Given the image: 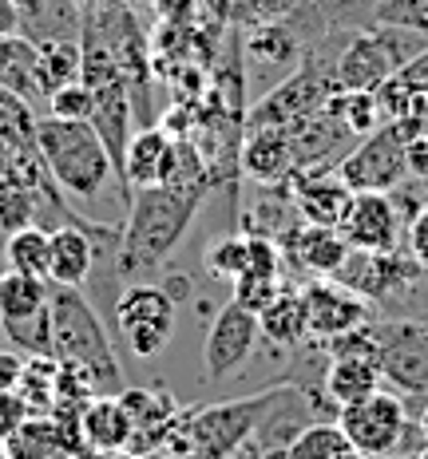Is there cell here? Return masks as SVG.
<instances>
[{"instance_id":"277c9868","label":"cell","mask_w":428,"mask_h":459,"mask_svg":"<svg viewBox=\"0 0 428 459\" xmlns=\"http://www.w3.org/2000/svg\"><path fill=\"white\" fill-rule=\"evenodd\" d=\"M428 111V95L413 103V111L401 115V119H389L373 127L369 135H361V143L354 151H345L337 162V178L345 183L354 195L361 190H397L405 183L408 167V147L413 139H424V119Z\"/></svg>"},{"instance_id":"c3c4849f","label":"cell","mask_w":428,"mask_h":459,"mask_svg":"<svg viewBox=\"0 0 428 459\" xmlns=\"http://www.w3.org/2000/svg\"><path fill=\"white\" fill-rule=\"evenodd\" d=\"M4 40H8V36H0V64H4Z\"/></svg>"},{"instance_id":"f6af8a7d","label":"cell","mask_w":428,"mask_h":459,"mask_svg":"<svg viewBox=\"0 0 428 459\" xmlns=\"http://www.w3.org/2000/svg\"><path fill=\"white\" fill-rule=\"evenodd\" d=\"M119 4H127V8H139V4H155V0H119Z\"/></svg>"},{"instance_id":"83f0119b","label":"cell","mask_w":428,"mask_h":459,"mask_svg":"<svg viewBox=\"0 0 428 459\" xmlns=\"http://www.w3.org/2000/svg\"><path fill=\"white\" fill-rule=\"evenodd\" d=\"M198 4L223 28H258L266 21H278L274 0H198Z\"/></svg>"},{"instance_id":"f35d334b","label":"cell","mask_w":428,"mask_h":459,"mask_svg":"<svg viewBox=\"0 0 428 459\" xmlns=\"http://www.w3.org/2000/svg\"><path fill=\"white\" fill-rule=\"evenodd\" d=\"M13 4L21 8V28H24V24L32 21V16H36V13H40V8H44V0H13Z\"/></svg>"},{"instance_id":"3957f363","label":"cell","mask_w":428,"mask_h":459,"mask_svg":"<svg viewBox=\"0 0 428 459\" xmlns=\"http://www.w3.org/2000/svg\"><path fill=\"white\" fill-rule=\"evenodd\" d=\"M48 317H52V357L75 360L95 377L100 396H119L127 388L123 368L111 349V337L103 329L100 313L75 285H52L48 290Z\"/></svg>"},{"instance_id":"7402d4cb","label":"cell","mask_w":428,"mask_h":459,"mask_svg":"<svg viewBox=\"0 0 428 459\" xmlns=\"http://www.w3.org/2000/svg\"><path fill=\"white\" fill-rule=\"evenodd\" d=\"M242 52L250 56V60H262V64L282 68V64L301 60V56H306V44H301L298 32H293V28L278 16V21H266L258 28H250V36L242 40Z\"/></svg>"},{"instance_id":"b9f144b4","label":"cell","mask_w":428,"mask_h":459,"mask_svg":"<svg viewBox=\"0 0 428 459\" xmlns=\"http://www.w3.org/2000/svg\"><path fill=\"white\" fill-rule=\"evenodd\" d=\"M416 428H421V436H424V444H428V404H424V412H421V420H416Z\"/></svg>"},{"instance_id":"e575fe53","label":"cell","mask_w":428,"mask_h":459,"mask_svg":"<svg viewBox=\"0 0 428 459\" xmlns=\"http://www.w3.org/2000/svg\"><path fill=\"white\" fill-rule=\"evenodd\" d=\"M24 352L16 349H0V392H13L21 385V372H24Z\"/></svg>"},{"instance_id":"ba28073f","label":"cell","mask_w":428,"mask_h":459,"mask_svg":"<svg viewBox=\"0 0 428 459\" xmlns=\"http://www.w3.org/2000/svg\"><path fill=\"white\" fill-rule=\"evenodd\" d=\"M428 270L408 257V250H389V254H369V250H349L341 270L333 273L341 285L361 293L369 305H389L393 298H405Z\"/></svg>"},{"instance_id":"4dcf8cb0","label":"cell","mask_w":428,"mask_h":459,"mask_svg":"<svg viewBox=\"0 0 428 459\" xmlns=\"http://www.w3.org/2000/svg\"><path fill=\"white\" fill-rule=\"evenodd\" d=\"M48 115L56 119H92V91L83 80H72L48 95Z\"/></svg>"},{"instance_id":"836d02e7","label":"cell","mask_w":428,"mask_h":459,"mask_svg":"<svg viewBox=\"0 0 428 459\" xmlns=\"http://www.w3.org/2000/svg\"><path fill=\"white\" fill-rule=\"evenodd\" d=\"M28 416H32V408H28V400L21 396V388H13V392H0V439H8V436H13V432L24 424Z\"/></svg>"},{"instance_id":"f907efd6","label":"cell","mask_w":428,"mask_h":459,"mask_svg":"<svg viewBox=\"0 0 428 459\" xmlns=\"http://www.w3.org/2000/svg\"><path fill=\"white\" fill-rule=\"evenodd\" d=\"M4 344H8V341H4V325H0V349H4Z\"/></svg>"},{"instance_id":"d6a6232c","label":"cell","mask_w":428,"mask_h":459,"mask_svg":"<svg viewBox=\"0 0 428 459\" xmlns=\"http://www.w3.org/2000/svg\"><path fill=\"white\" fill-rule=\"evenodd\" d=\"M405 250L408 257H413L421 270H428V203L416 210L413 218H408V226H405Z\"/></svg>"},{"instance_id":"d4e9b609","label":"cell","mask_w":428,"mask_h":459,"mask_svg":"<svg viewBox=\"0 0 428 459\" xmlns=\"http://www.w3.org/2000/svg\"><path fill=\"white\" fill-rule=\"evenodd\" d=\"M349 439L337 428V420H310L298 436L285 447V459H333L337 452H345Z\"/></svg>"},{"instance_id":"7c38bea8","label":"cell","mask_w":428,"mask_h":459,"mask_svg":"<svg viewBox=\"0 0 428 459\" xmlns=\"http://www.w3.org/2000/svg\"><path fill=\"white\" fill-rule=\"evenodd\" d=\"M341 234H345V242L354 250L389 254V250H401L405 218L389 190H361V195H354L345 222H341Z\"/></svg>"},{"instance_id":"44dd1931","label":"cell","mask_w":428,"mask_h":459,"mask_svg":"<svg viewBox=\"0 0 428 459\" xmlns=\"http://www.w3.org/2000/svg\"><path fill=\"white\" fill-rule=\"evenodd\" d=\"M48 277H32L21 270H0V325L32 317V313L48 309Z\"/></svg>"},{"instance_id":"7a4b0ae2","label":"cell","mask_w":428,"mask_h":459,"mask_svg":"<svg viewBox=\"0 0 428 459\" xmlns=\"http://www.w3.org/2000/svg\"><path fill=\"white\" fill-rule=\"evenodd\" d=\"M36 147H40L48 175L56 178L64 198H75L80 206H95L116 186L123 195V203H131L116 159H111V151L103 147L100 131L88 119H56V115H44V119H36Z\"/></svg>"},{"instance_id":"60d3db41","label":"cell","mask_w":428,"mask_h":459,"mask_svg":"<svg viewBox=\"0 0 428 459\" xmlns=\"http://www.w3.org/2000/svg\"><path fill=\"white\" fill-rule=\"evenodd\" d=\"M159 459H203V455H195V452H163Z\"/></svg>"},{"instance_id":"4316f807","label":"cell","mask_w":428,"mask_h":459,"mask_svg":"<svg viewBox=\"0 0 428 459\" xmlns=\"http://www.w3.org/2000/svg\"><path fill=\"white\" fill-rule=\"evenodd\" d=\"M36 214H40V198L24 183L0 175V238L16 234L24 226H36Z\"/></svg>"},{"instance_id":"7bdbcfd3","label":"cell","mask_w":428,"mask_h":459,"mask_svg":"<svg viewBox=\"0 0 428 459\" xmlns=\"http://www.w3.org/2000/svg\"><path fill=\"white\" fill-rule=\"evenodd\" d=\"M333 459H369V455H361V452H354V447H345V452H337Z\"/></svg>"},{"instance_id":"bcb514c9","label":"cell","mask_w":428,"mask_h":459,"mask_svg":"<svg viewBox=\"0 0 428 459\" xmlns=\"http://www.w3.org/2000/svg\"><path fill=\"white\" fill-rule=\"evenodd\" d=\"M416 325H421V329L428 333V313H424V317H416Z\"/></svg>"},{"instance_id":"8d00e7d4","label":"cell","mask_w":428,"mask_h":459,"mask_svg":"<svg viewBox=\"0 0 428 459\" xmlns=\"http://www.w3.org/2000/svg\"><path fill=\"white\" fill-rule=\"evenodd\" d=\"M163 290L170 293V301H187L190 298V281H187V277L183 273H175V277H167V281H163Z\"/></svg>"},{"instance_id":"603a6c76","label":"cell","mask_w":428,"mask_h":459,"mask_svg":"<svg viewBox=\"0 0 428 459\" xmlns=\"http://www.w3.org/2000/svg\"><path fill=\"white\" fill-rule=\"evenodd\" d=\"M72 80H80V40L36 44V88H40V95H52Z\"/></svg>"},{"instance_id":"cb8c5ba5","label":"cell","mask_w":428,"mask_h":459,"mask_svg":"<svg viewBox=\"0 0 428 459\" xmlns=\"http://www.w3.org/2000/svg\"><path fill=\"white\" fill-rule=\"evenodd\" d=\"M0 254H4V270H21V273H32V277H48V230L40 222L16 230V234L4 238Z\"/></svg>"},{"instance_id":"5b68a950","label":"cell","mask_w":428,"mask_h":459,"mask_svg":"<svg viewBox=\"0 0 428 459\" xmlns=\"http://www.w3.org/2000/svg\"><path fill=\"white\" fill-rule=\"evenodd\" d=\"M274 396H278V385L254 392V396L223 400V404H206L198 412H187L167 452H195L203 459H234L238 447H246L250 436L258 432Z\"/></svg>"},{"instance_id":"4fadbf2b","label":"cell","mask_w":428,"mask_h":459,"mask_svg":"<svg viewBox=\"0 0 428 459\" xmlns=\"http://www.w3.org/2000/svg\"><path fill=\"white\" fill-rule=\"evenodd\" d=\"M333 167H318V170H298L290 186V203H293V214L310 226H329V230H341L345 222L349 206H354V190L341 183L337 175H329Z\"/></svg>"},{"instance_id":"52a82bcc","label":"cell","mask_w":428,"mask_h":459,"mask_svg":"<svg viewBox=\"0 0 428 459\" xmlns=\"http://www.w3.org/2000/svg\"><path fill=\"white\" fill-rule=\"evenodd\" d=\"M337 428L345 432L349 447L369 459L380 455H401L405 439H408V416H405V400L397 392H369L357 404L337 408Z\"/></svg>"},{"instance_id":"f546056e","label":"cell","mask_w":428,"mask_h":459,"mask_svg":"<svg viewBox=\"0 0 428 459\" xmlns=\"http://www.w3.org/2000/svg\"><path fill=\"white\" fill-rule=\"evenodd\" d=\"M278 293H282V277H262V273H238L234 277V301L246 305L250 313H262Z\"/></svg>"},{"instance_id":"9a60e30c","label":"cell","mask_w":428,"mask_h":459,"mask_svg":"<svg viewBox=\"0 0 428 459\" xmlns=\"http://www.w3.org/2000/svg\"><path fill=\"white\" fill-rule=\"evenodd\" d=\"M278 250H282V262L285 265H298L313 277H333L341 270V262L349 257L354 246L345 242L341 230H329V226H290L278 234Z\"/></svg>"},{"instance_id":"1f68e13d","label":"cell","mask_w":428,"mask_h":459,"mask_svg":"<svg viewBox=\"0 0 428 459\" xmlns=\"http://www.w3.org/2000/svg\"><path fill=\"white\" fill-rule=\"evenodd\" d=\"M206 270L214 277H231V281L238 273H246V234H231L223 242H214L206 250Z\"/></svg>"},{"instance_id":"6da1fadb","label":"cell","mask_w":428,"mask_h":459,"mask_svg":"<svg viewBox=\"0 0 428 459\" xmlns=\"http://www.w3.org/2000/svg\"><path fill=\"white\" fill-rule=\"evenodd\" d=\"M211 186H143L127 203V222L119 230L116 273L127 281H143L147 273L163 270V262L175 254L183 234L195 222L203 198Z\"/></svg>"},{"instance_id":"8992f818","label":"cell","mask_w":428,"mask_h":459,"mask_svg":"<svg viewBox=\"0 0 428 459\" xmlns=\"http://www.w3.org/2000/svg\"><path fill=\"white\" fill-rule=\"evenodd\" d=\"M111 321L139 360H155L175 337V301L163 285L131 281L111 305Z\"/></svg>"},{"instance_id":"30bf717a","label":"cell","mask_w":428,"mask_h":459,"mask_svg":"<svg viewBox=\"0 0 428 459\" xmlns=\"http://www.w3.org/2000/svg\"><path fill=\"white\" fill-rule=\"evenodd\" d=\"M301 305H306V325L310 337L329 344L354 329H365L373 321V305L361 293H354L349 285H341L337 277H318L301 290Z\"/></svg>"},{"instance_id":"f1b7e54d","label":"cell","mask_w":428,"mask_h":459,"mask_svg":"<svg viewBox=\"0 0 428 459\" xmlns=\"http://www.w3.org/2000/svg\"><path fill=\"white\" fill-rule=\"evenodd\" d=\"M4 341L16 352H24V357H52V317H48V309L32 313V317H21V321H8Z\"/></svg>"},{"instance_id":"ee69618b","label":"cell","mask_w":428,"mask_h":459,"mask_svg":"<svg viewBox=\"0 0 428 459\" xmlns=\"http://www.w3.org/2000/svg\"><path fill=\"white\" fill-rule=\"evenodd\" d=\"M72 4L80 8V13H88V8H95V4H100V0H72Z\"/></svg>"},{"instance_id":"d6986e66","label":"cell","mask_w":428,"mask_h":459,"mask_svg":"<svg viewBox=\"0 0 428 459\" xmlns=\"http://www.w3.org/2000/svg\"><path fill=\"white\" fill-rule=\"evenodd\" d=\"M80 432L88 452H111V447H131L135 420L119 396H92L80 412Z\"/></svg>"},{"instance_id":"ab89813d","label":"cell","mask_w":428,"mask_h":459,"mask_svg":"<svg viewBox=\"0 0 428 459\" xmlns=\"http://www.w3.org/2000/svg\"><path fill=\"white\" fill-rule=\"evenodd\" d=\"M306 0H274V8H278V16H285V13H293V8H301Z\"/></svg>"},{"instance_id":"8fae6325","label":"cell","mask_w":428,"mask_h":459,"mask_svg":"<svg viewBox=\"0 0 428 459\" xmlns=\"http://www.w3.org/2000/svg\"><path fill=\"white\" fill-rule=\"evenodd\" d=\"M258 313H250L246 305L226 301L223 309L214 313L211 329H206V344H203V372L206 380H226L234 377L246 360L258 349Z\"/></svg>"},{"instance_id":"2e32d148","label":"cell","mask_w":428,"mask_h":459,"mask_svg":"<svg viewBox=\"0 0 428 459\" xmlns=\"http://www.w3.org/2000/svg\"><path fill=\"white\" fill-rule=\"evenodd\" d=\"M377 4L380 0H306L301 8L285 13L282 21L310 48L329 32H361V28H373Z\"/></svg>"},{"instance_id":"5bb4252c","label":"cell","mask_w":428,"mask_h":459,"mask_svg":"<svg viewBox=\"0 0 428 459\" xmlns=\"http://www.w3.org/2000/svg\"><path fill=\"white\" fill-rule=\"evenodd\" d=\"M393 72H397L393 56L380 44V36L373 28H361V32H349V40L341 44L337 60H333V88L337 91H377Z\"/></svg>"},{"instance_id":"484cf974","label":"cell","mask_w":428,"mask_h":459,"mask_svg":"<svg viewBox=\"0 0 428 459\" xmlns=\"http://www.w3.org/2000/svg\"><path fill=\"white\" fill-rule=\"evenodd\" d=\"M326 111L337 115L354 139H361V135H369L373 127H380V108H377L373 91H333Z\"/></svg>"},{"instance_id":"ffe728a7","label":"cell","mask_w":428,"mask_h":459,"mask_svg":"<svg viewBox=\"0 0 428 459\" xmlns=\"http://www.w3.org/2000/svg\"><path fill=\"white\" fill-rule=\"evenodd\" d=\"M258 329L266 341L282 344V349H298L301 341H310L306 325V305H301V290H282L266 309L258 313Z\"/></svg>"},{"instance_id":"ac0fdd59","label":"cell","mask_w":428,"mask_h":459,"mask_svg":"<svg viewBox=\"0 0 428 459\" xmlns=\"http://www.w3.org/2000/svg\"><path fill=\"white\" fill-rule=\"evenodd\" d=\"M167 159H170V135L163 127H139L135 135L127 139V151H123V162H119V175H123V186L127 195H135L143 186H159L163 183V170H167Z\"/></svg>"},{"instance_id":"7dc6e473","label":"cell","mask_w":428,"mask_h":459,"mask_svg":"<svg viewBox=\"0 0 428 459\" xmlns=\"http://www.w3.org/2000/svg\"><path fill=\"white\" fill-rule=\"evenodd\" d=\"M413 459H428V444H424V447H421V452H416Z\"/></svg>"},{"instance_id":"74e56055","label":"cell","mask_w":428,"mask_h":459,"mask_svg":"<svg viewBox=\"0 0 428 459\" xmlns=\"http://www.w3.org/2000/svg\"><path fill=\"white\" fill-rule=\"evenodd\" d=\"M80 459H143V455H135L131 447H111V452H83Z\"/></svg>"},{"instance_id":"9c48e42d","label":"cell","mask_w":428,"mask_h":459,"mask_svg":"<svg viewBox=\"0 0 428 459\" xmlns=\"http://www.w3.org/2000/svg\"><path fill=\"white\" fill-rule=\"evenodd\" d=\"M377 360L389 385L408 396L428 392V333L416 321H377L373 325Z\"/></svg>"},{"instance_id":"d590c367","label":"cell","mask_w":428,"mask_h":459,"mask_svg":"<svg viewBox=\"0 0 428 459\" xmlns=\"http://www.w3.org/2000/svg\"><path fill=\"white\" fill-rule=\"evenodd\" d=\"M21 32V8L13 0H0V36H16Z\"/></svg>"},{"instance_id":"681fc988","label":"cell","mask_w":428,"mask_h":459,"mask_svg":"<svg viewBox=\"0 0 428 459\" xmlns=\"http://www.w3.org/2000/svg\"><path fill=\"white\" fill-rule=\"evenodd\" d=\"M0 459H8V447H4V439H0Z\"/></svg>"},{"instance_id":"e0dca14e","label":"cell","mask_w":428,"mask_h":459,"mask_svg":"<svg viewBox=\"0 0 428 459\" xmlns=\"http://www.w3.org/2000/svg\"><path fill=\"white\" fill-rule=\"evenodd\" d=\"M238 167L262 186H278L293 175V143L285 127H246L238 147Z\"/></svg>"}]
</instances>
